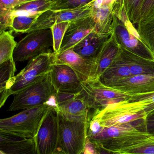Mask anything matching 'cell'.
<instances>
[{
    "label": "cell",
    "instance_id": "obj_15",
    "mask_svg": "<svg viewBox=\"0 0 154 154\" xmlns=\"http://www.w3.org/2000/svg\"><path fill=\"white\" fill-rule=\"evenodd\" d=\"M56 110L70 120H88L87 105L80 92L57 104Z\"/></svg>",
    "mask_w": 154,
    "mask_h": 154
},
{
    "label": "cell",
    "instance_id": "obj_26",
    "mask_svg": "<svg viewBox=\"0 0 154 154\" xmlns=\"http://www.w3.org/2000/svg\"><path fill=\"white\" fill-rule=\"evenodd\" d=\"M15 62L14 59L0 64V92H3L9 88L11 81L16 71Z\"/></svg>",
    "mask_w": 154,
    "mask_h": 154
},
{
    "label": "cell",
    "instance_id": "obj_23",
    "mask_svg": "<svg viewBox=\"0 0 154 154\" xmlns=\"http://www.w3.org/2000/svg\"><path fill=\"white\" fill-rule=\"evenodd\" d=\"M12 31L0 33V64L14 59L13 54L17 43L12 34Z\"/></svg>",
    "mask_w": 154,
    "mask_h": 154
},
{
    "label": "cell",
    "instance_id": "obj_18",
    "mask_svg": "<svg viewBox=\"0 0 154 154\" xmlns=\"http://www.w3.org/2000/svg\"><path fill=\"white\" fill-rule=\"evenodd\" d=\"M133 75L130 68L124 60L120 50L110 66L99 77V81L108 86L122 79Z\"/></svg>",
    "mask_w": 154,
    "mask_h": 154
},
{
    "label": "cell",
    "instance_id": "obj_32",
    "mask_svg": "<svg viewBox=\"0 0 154 154\" xmlns=\"http://www.w3.org/2000/svg\"><path fill=\"white\" fill-rule=\"evenodd\" d=\"M122 154H154V141Z\"/></svg>",
    "mask_w": 154,
    "mask_h": 154
},
{
    "label": "cell",
    "instance_id": "obj_13",
    "mask_svg": "<svg viewBox=\"0 0 154 154\" xmlns=\"http://www.w3.org/2000/svg\"><path fill=\"white\" fill-rule=\"evenodd\" d=\"M95 30V22L92 15L70 23L63 38L60 54L73 48L89 34Z\"/></svg>",
    "mask_w": 154,
    "mask_h": 154
},
{
    "label": "cell",
    "instance_id": "obj_12",
    "mask_svg": "<svg viewBox=\"0 0 154 154\" xmlns=\"http://www.w3.org/2000/svg\"><path fill=\"white\" fill-rule=\"evenodd\" d=\"M55 63L65 64L77 74L81 82L94 79L96 71V60H88L74 52L72 49L56 54Z\"/></svg>",
    "mask_w": 154,
    "mask_h": 154
},
{
    "label": "cell",
    "instance_id": "obj_30",
    "mask_svg": "<svg viewBox=\"0 0 154 154\" xmlns=\"http://www.w3.org/2000/svg\"><path fill=\"white\" fill-rule=\"evenodd\" d=\"M52 11L75 9L88 4L95 0H50Z\"/></svg>",
    "mask_w": 154,
    "mask_h": 154
},
{
    "label": "cell",
    "instance_id": "obj_21",
    "mask_svg": "<svg viewBox=\"0 0 154 154\" xmlns=\"http://www.w3.org/2000/svg\"><path fill=\"white\" fill-rule=\"evenodd\" d=\"M114 8V5L105 4L92 11L91 15L95 22V30L98 33L112 34Z\"/></svg>",
    "mask_w": 154,
    "mask_h": 154
},
{
    "label": "cell",
    "instance_id": "obj_31",
    "mask_svg": "<svg viewBox=\"0 0 154 154\" xmlns=\"http://www.w3.org/2000/svg\"><path fill=\"white\" fill-rule=\"evenodd\" d=\"M154 15V0H144L140 11L139 22Z\"/></svg>",
    "mask_w": 154,
    "mask_h": 154
},
{
    "label": "cell",
    "instance_id": "obj_28",
    "mask_svg": "<svg viewBox=\"0 0 154 154\" xmlns=\"http://www.w3.org/2000/svg\"><path fill=\"white\" fill-rule=\"evenodd\" d=\"M40 14L13 17L10 28L11 30L14 32L15 33H28Z\"/></svg>",
    "mask_w": 154,
    "mask_h": 154
},
{
    "label": "cell",
    "instance_id": "obj_20",
    "mask_svg": "<svg viewBox=\"0 0 154 154\" xmlns=\"http://www.w3.org/2000/svg\"><path fill=\"white\" fill-rule=\"evenodd\" d=\"M119 50L120 47L111 34L103 45L97 57L96 71L94 79H99L103 72L113 62Z\"/></svg>",
    "mask_w": 154,
    "mask_h": 154
},
{
    "label": "cell",
    "instance_id": "obj_16",
    "mask_svg": "<svg viewBox=\"0 0 154 154\" xmlns=\"http://www.w3.org/2000/svg\"><path fill=\"white\" fill-rule=\"evenodd\" d=\"M0 151L6 154H36L33 138H22L0 132Z\"/></svg>",
    "mask_w": 154,
    "mask_h": 154
},
{
    "label": "cell",
    "instance_id": "obj_19",
    "mask_svg": "<svg viewBox=\"0 0 154 154\" xmlns=\"http://www.w3.org/2000/svg\"><path fill=\"white\" fill-rule=\"evenodd\" d=\"M120 51L133 75L154 74V60L144 57L121 47Z\"/></svg>",
    "mask_w": 154,
    "mask_h": 154
},
{
    "label": "cell",
    "instance_id": "obj_39",
    "mask_svg": "<svg viewBox=\"0 0 154 154\" xmlns=\"http://www.w3.org/2000/svg\"><path fill=\"white\" fill-rule=\"evenodd\" d=\"M152 138H153L154 141V134H152Z\"/></svg>",
    "mask_w": 154,
    "mask_h": 154
},
{
    "label": "cell",
    "instance_id": "obj_36",
    "mask_svg": "<svg viewBox=\"0 0 154 154\" xmlns=\"http://www.w3.org/2000/svg\"><path fill=\"white\" fill-rule=\"evenodd\" d=\"M33 0H16L17 3L18 4V5H20L22 4L23 3H25L28 2H31V1H33Z\"/></svg>",
    "mask_w": 154,
    "mask_h": 154
},
{
    "label": "cell",
    "instance_id": "obj_7",
    "mask_svg": "<svg viewBox=\"0 0 154 154\" xmlns=\"http://www.w3.org/2000/svg\"><path fill=\"white\" fill-rule=\"evenodd\" d=\"M53 46L52 32L51 29L33 31L17 43L14 50V62H22L48 52L47 49Z\"/></svg>",
    "mask_w": 154,
    "mask_h": 154
},
{
    "label": "cell",
    "instance_id": "obj_34",
    "mask_svg": "<svg viewBox=\"0 0 154 154\" xmlns=\"http://www.w3.org/2000/svg\"><path fill=\"white\" fill-rule=\"evenodd\" d=\"M83 154H98L96 146L88 139Z\"/></svg>",
    "mask_w": 154,
    "mask_h": 154
},
{
    "label": "cell",
    "instance_id": "obj_17",
    "mask_svg": "<svg viewBox=\"0 0 154 154\" xmlns=\"http://www.w3.org/2000/svg\"><path fill=\"white\" fill-rule=\"evenodd\" d=\"M111 35L100 34L95 31L72 49L74 52L84 58L96 60L102 47Z\"/></svg>",
    "mask_w": 154,
    "mask_h": 154
},
{
    "label": "cell",
    "instance_id": "obj_8",
    "mask_svg": "<svg viewBox=\"0 0 154 154\" xmlns=\"http://www.w3.org/2000/svg\"><path fill=\"white\" fill-rule=\"evenodd\" d=\"M33 138L36 154H53L59 149L58 121L56 107L52 106L48 109Z\"/></svg>",
    "mask_w": 154,
    "mask_h": 154
},
{
    "label": "cell",
    "instance_id": "obj_6",
    "mask_svg": "<svg viewBox=\"0 0 154 154\" xmlns=\"http://www.w3.org/2000/svg\"><path fill=\"white\" fill-rule=\"evenodd\" d=\"M80 93L84 97L89 112L102 110L109 105L126 100L129 95L105 86L99 79L82 82Z\"/></svg>",
    "mask_w": 154,
    "mask_h": 154
},
{
    "label": "cell",
    "instance_id": "obj_33",
    "mask_svg": "<svg viewBox=\"0 0 154 154\" xmlns=\"http://www.w3.org/2000/svg\"><path fill=\"white\" fill-rule=\"evenodd\" d=\"M145 131L151 134H154V114L149 116L144 121Z\"/></svg>",
    "mask_w": 154,
    "mask_h": 154
},
{
    "label": "cell",
    "instance_id": "obj_37",
    "mask_svg": "<svg viewBox=\"0 0 154 154\" xmlns=\"http://www.w3.org/2000/svg\"><path fill=\"white\" fill-rule=\"evenodd\" d=\"M53 154H67L65 152H64V151H62L61 149H59V148L55 153H54Z\"/></svg>",
    "mask_w": 154,
    "mask_h": 154
},
{
    "label": "cell",
    "instance_id": "obj_29",
    "mask_svg": "<svg viewBox=\"0 0 154 154\" xmlns=\"http://www.w3.org/2000/svg\"><path fill=\"white\" fill-rule=\"evenodd\" d=\"M70 23L68 22L55 23L50 28L53 38V52L55 53H58L60 49L64 35Z\"/></svg>",
    "mask_w": 154,
    "mask_h": 154
},
{
    "label": "cell",
    "instance_id": "obj_1",
    "mask_svg": "<svg viewBox=\"0 0 154 154\" xmlns=\"http://www.w3.org/2000/svg\"><path fill=\"white\" fill-rule=\"evenodd\" d=\"M133 123L101 127L97 134L87 139L96 147L120 154L153 142L152 134L140 130Z\"/></svg>",
    "mask_w": 154,
    "mask_h": 154
},
{
    "label": "cell",
    "instance_id": "obj_40",
    "mask_svg": "<svg viewBox=\"0 0 154 154\" xmlns=\"http://www.w3.org/2000/svg\"><path fill=\"white\" fill-rule=\"evenodd\" d=\"M117 1H118V0H115V3L116 2H117Z\"/></svg>",
    "mask_w": 154,
    "mask_h": 154
},
{
    "label": "cell",
    "instance_id": "obj_9",
    "mask_svg": "<svg viewBox=\"0 0 154 154\" xmlns=\"http://www.w3.org/2000/svg\"><path fill=\"white\" fill-rule=\"evenodd\" d=\"M112 34L119 47L146 58L154 60L153 54L144 44L130 21L124 23L114 14Z\"/></svg>",
    "mask_w": 154,
    "mask_h": 154
},
{
    "label": "cell",
    "instance_id": "obj_4",
    "mask_svg": "<svg viewBox=\"0 0 154 154\" xmlns=\"http://www.w3.org/2000/svg\"><path fill=\"white\" fill-rule=\"evenodd\" d=\"M50 104L23 109L18 114L0 120V132L22 138H33Z\"/></svg>",
    "mask_w": 154,
    "mask_h": 154
},
{
    "label": "cell",
    "instance_id": "obj_38",
    "mask_svg": "<svg viewBox=\"0 0 154 154\" xmlns=\"http://www.w3.org/2000/svg\"><path fill=\"white\" fill-rule=\"evenodd\" d=\"M0 154H6L5 153L3 152H2V151H0Z\"/></svg>",
    "mask_w": 154,
    "mask_h": 154
},
{
    "label": "cell",
    "instance_id": "obj_27",
    "mask_svg": "<svg viewBox=\"0 0 154 154\" xmlns=\"http://www.w3.org/2000/svg\"><path fill=\"white\" fill-rule=\"evenodd\" d=\"M126 100L144 109L147 117L154 114V92L130 96Z\"/></svg>",
    "mask_w": 154,
    "mask_h": 154
},
{
    "label": "cell",
    "instance_id": "obj_22",
    "mask_svg": "<svg viewBox=\"0 0 154 154\" xmlns=\"http://www.w3.org/2000/svg\"><path fill=\"white\" fill-rule=\"evenodd\" d=\"M137 31L144 44L154 56V15L137 23Z\"/></svg>",
    "mask_w": 154,
    "mask_h": 154
},
{
    "label": "cell",
    "instance_id": "obj_24",
    "mask_svg": "<svg viewBox=\"0 0 154 154\" xmlns=\"http://www.w3.org/2000/svg\"><path fill=\"white\" fill-rule=\"evenodd\" d=\"M144 0H118L115 4L124 8L133 24L139 23V15L142 5Z\"/></svg>",
    "mask_w": 154,
    "mask_h": 154
},
{
    "label": "cell",
    "instance_id": "obj_2",
    "mask_svg": "<svg viewBox=\"0 0 154 154\" xmlns=\"http://www.w3.org/2000/svg\"><path fill=\"white\" fill-rule=\"evenodd\" d=\"M55 52L48 51L30 60L27 66L14 77L9 88L1 93L0 107L9 96L21 91L50 72L55 63Z\"/></svg>",
    "mask_w": 154,
    "mask_h": 154
},
{
    "label": "cell",
    "instance_id": "obj_11",
    "mask_svg": "<svg viewBox=\"0 0 154 154\" xmlns=\"http://www.w3.org/2000/svg\"><path fill=\"white\" fill-rule=\"evenodd\" d=\"M52 85L57 92L78 93L82 90V82L69 66L54 63L50 72Z\"/></svg>",
    "mask_w": 154,
    "mask_h": 154
},
{
    "label": "cell",
    "instance_id": "obj_10",
    "mask_svg": "<svg viewBox=\"0 0 154 154\" xmlns=\"http://www.w3.org/2000/svg\"><path fill=\"white\" fill-rule=\"evenodd\" d=\"M95 1L85 6L75 9L59 11L48 10L39 15L29 32L38 30L50 29L55 23L64 22H73L92 15V7Z\"/></svg>",
    "mask_w": 154,
    "mask_h": 154
},
{
    "label": "cell",
    "instance_id": "obj_35",
    "mask_svg": "<svg viewBox=\"0 0 154 154\" xmlns=\"http://www.w3.org/2000/svg\"><path fill=\"white\" fill-rule=\"evenodd\" d=\"M96 148L98 154H120L108 152V151H106V150L102 149V148H100V147H96Z\"/></svg>",
    "mask_w": 154,
    "mask_h": 154
},
{
    "label": "cell",
    "instance_id": "obj_25",
    "mask_svg": "<svg viewBox=\"0 0 154 154\" xmlns=\"http://www.w3.org/2000/svg\"><path fill=\"white\" fill-rule=\"evenodd\" d=\"M52 2L50 0H33L20 5L13 10L14 11H24L30 13L42 14L51 10Z\"/></svg>",
    "mask_w": 154,
    "mask_h": 154
},
{
    "label": "cell",
    "instance_id": "obj_14",
    "mask_svg": "<svg viewBox=\"0 0 154 154\" xmlns=\"http://www.w3.org/2000/svg\"><path fill=\"white\" fill-rule=\"evenodd\" d=\"M109 88L133 96L154 92V74L132 75L113 83Z\"/></svg>",
    "mask_w": 154,
    "mask_h": 154
},
{
    "label": "cell",
    "instance_id": "obj_5",
    "mask_svg": "<svg viewBox=\"0 0 154 154\" xmlns=\"http://www.w3.org/2000/svg\"><path fill=\"white\" fill-rule=\"evenodd\" d=\"M58 114L59 148L67 154H83L87 140L88 120H70Z\"/></svg>",
    "mask_w": 154,
    "mask_h": 154
},
{
    "label": "cell",
    "instance_id": "obj_3",
    "mask_svg": "<svg viewBox=\"0 0 154 154\" xmlns=\"http://www.w3.org/2000/svg\"><path fill=\"white\" fill-rule=\"evenodd\" d=\"M50 72L14 95L8 111L27 109L48 104L57 107V92L52 85Z\"/></svg>",
    "mask_w": 154,
    "mask_h": 154
}]
</instances>
